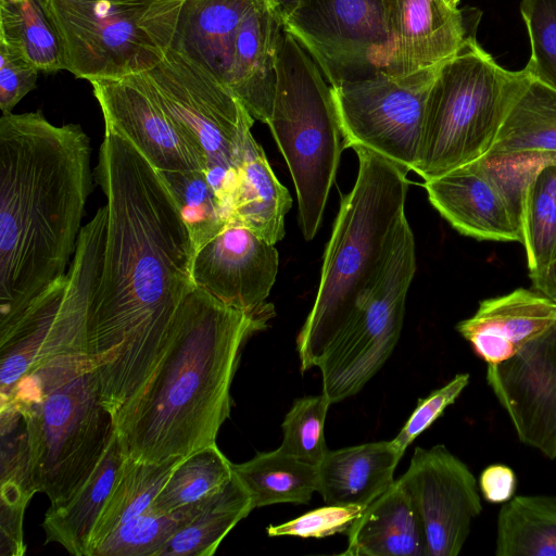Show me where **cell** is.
<instances>
[{
    "label": "cell",
    "instance_id": "6da1fadb",
    "mask_svg": "<svg viewBox=\"0 0 556 556\" xmlns=\"http://www.w3.org/2000/svg\"><path fill=\"white\" fill-rule=\"evenodd\" d=\"M96 178L106 198L103 267L87 354L114 416L144 383L194 288L189 233L162 172L105 128Z\"/></svg>",
    "mask_w": 556,
    "mask_h": 556
},
{
    "label": "cell",
    "instance_id": "7a4b0ae2",
    "mask_svg": "<svg viewBox=\"0 0 556 556\" xmlns=\"http://www.w3.org/2000/svg\"><path fill=\"white\" fill-rule=\"evenodd\" d=\"M90 140L40 112L0 117V328L66 273L92 189Z\"/></svg>",
    "mask_w": 556,
    "mask_h": 556
},
{
    "label": "cell",
    "instance_id": "3957f363",
    "mask_svg": "<svg viewBox=\"0 0 556 556\" xmlns=\"http://www.w3.org/2000/svg\"><path fill=\"white\" fill-rule=\"evenodd\" d=\"M274 315L270 303L241 309L194 287L153 370L113 417L126 455L163 462L216 444L242 350Z\"/></svg>",
    "mask_w": 556,
    "mask_h": 556
},
{
    "label": "cell",
    "instance_id": "277c9868",
    "mask_svg": "<svg viewBox=\"0 0 556 556\" xmlns=\"http://www.w3.org/2000/svg\"><path fill=\"white\" fill-rule=\"evenodd\" d=\"M354 150L356 180L341 198L315 302L296 338L302 372L317 366L325 349L376 283L406 217L409 170L367 149Z\"/></svg>",
    "mask_w": 556,
    "mask_h": 556
},
{
    "label": "cell",
    "instance_id": "5b68a950",
    "mask_svg": "<svg viewBox=\"0 0 556 556\" xmlns=\"http://www.w3.org/2000/svg\"><path fill=\"white\" fill-rule=\"evenodd\" d=\"M0 406L24 416L33 479L52 507L66 503L86 483L115 433L88 354L37 366L1 399Z\"/></svg>",
    "mask_w": 556,
    "mask_h": 556
},
{
    "label": "cell",
    "instance_id": "8992f818",
    "mask_svg": "<svg viewBox=\"0 0 556 556\" xmlns=\"http://www.w3.org/2000/svg\"><path fill=\"white\" fill-rule=\"evenodd\" d=\"M276 78L267 125L294 184L303 237L312 240L345 148L343 134L330 85L285 26L278 43Z\"/></svg>",
    "mask_w": 556,
    "mask_h": 556
},
{
    "label": "cell",
    "instance_id": "52a82bcc",
    "mask_svg": "<svg viewBox=\"0 0 556 556\" xmlns=\"http://www.w3.org/2000/svg\"><path fill=\"white\" fill-rule=\"evenodd\" d=\"M529 77L523 68L498 65L476 36L470 37L441 63L428 96L413 172L428 180L485 155Z\"/></svg>",
    "mask_w": 556,
    "mask_h": 556
},
{
    "label": "cell",
    "instance_id": "ba28073f",
    "mask_svg": "<svg viewBox=\"0 0 556 556\" xmlns=\"http://www.w3.org/2000/svg\"><path fill=\"white\" fill-rule=\"evenodd\" d=\"M415 270V240L405 217L381 275L317 364L331 404L358 393L392 354Z\"/></svg>",
    "mask_w": 556,
    "mask_h": 556
},
{
    "label": "cell",
    "instance_id": "9c48e42d",
    "mask_svg": "<svg viewBox=\"0 0 556 556\" xmlns=\"http://www.w3.org/2000/svg\"><path fill=\"white\" fill-rule=\"evenodd\" d=\"M154 1L43 0L64 70L91 81L156 65L163 50L153 37Z\"/></svg>",
    "mask_w": 556,
    "mask_h": 556
},
{
    "label": "cell",
    "instance_id": "30bf717a",
    "mask_svg": "<svg viewBox=\"0 0 556 556\" xmlns=\"http://www.w3.org/2000/svg\"><path fill=\"white\" fill-rule=\"evenodd\" d=\"M162 50L160 62L143 74L166 110L202 148L204 174L228 219L239 138L255 119L232 91L203 67L170 48Z\"/></svg>",
    "mask_w": 556,
    "mask_h": 556
},
{
    "label": "cell",
    "instance_id": "8fae6325",
    "mask_svg": "<svg viewBox=\"0 0 556 556\" xmlns=\"http://www.w3.org/2000/svg\"><path fill=\"white\" fill-rule=\"evenodd\" d=\"M441 63L408 75L378 71L331 87L345 148H364L407 170L417 163L426 105Z\"/></svg>",
    "mask_w": 556,
    "mask_h": 556
},
{
    "label": "cell",
    "instance_id": "7c38bea8",
    "mask_svg": "<svg viewBox=\"0 0 556 556\" xmlns=\"http://www.w3.org/2000/svg\"><path fill=\"white\" fill-rule=\"evenodd\" d=\"M283 26L331 87L388 66L390 41L381 0H300Z\"/></svg>",
    "mask_w": 556,
    "mask_h": 556
},
{
    "label": "cell",
    "instance_id": "4fadbf2b",
    "mask_svg": "<svg viewBox=\"0 0 556 556\" xmlns=\"http://www.w3.org/2000/svg\"><path fill=\"white\" fill-rule=\"evenodd\" d=\"M104 119L159 170H202L206 161L193 136L166 110L143 72L89 81Z\"/></svg>",
    "mask_w": 556,
    "mask_h": 556
},
{
    "label": "cell",
    "instance_id": "5bb4252c",
    "mask_svg": "<svg viewBox=\"0 0 556 556\" xmlns=\"http://www.w3.org/2000/svg\"><path fill=\"white\" fill-rule=\"evenodd\" d=\"M420 516L427 556H456L482 510L479 485L468 466L444 445L417 446L399 478Z\"/></svg>",
    "mask_w": 556,
    "mask_h": 556
},
{
    "label": "cell",
    "instance_id": "9a60e30c",
    "mask_svg": "<svg viewBox=\"0 0 556 556\" xmlns=\"http://www.w3.org/2000/svg\"><path fill=\"white\" fill-rule=\"evenodd\" d=\"M485 377L520 442L556 458V323Z\"/></svg>",
    "mask_w": 556,
    "mask_h": 556
},
{
    "label": "cell",
    "instance_id": "2e32d148",
    "mask_svg": "<svg viewBox=\"0 0 556 556\" xmlns=\"http://www.w3.org/2000/svg\"><path fill=\"white\" fill-rule=\"evenodd\" d=\"M278 265L275 244L228 220L194 256L192 281L228 305L252 311L266 303Z\"/></svg>",
    "mask_w": 556,
    "mask_h": 556
},
{
    "label": "cell",
    "instance_id": "e0dca14e",
    "mask_svg": "<svg viewBox=\"0 0 556 556\" xmlns=\"http://www.w3.org/2000/svg\"><path fill=\"white\" fill-rule=\"evenodd\" d=\"M390 41L384 72L408 75L457 53L476 36L480 12L446 0H381Z\"/></svg>",
    "mask_w": 556,
    "mask_h": 556
},
{
    "label": "cell",
    "instance_id": "ac0fdd59",
    "mask_svg": "<svg viewBox=\"0 0 556 556\" xmlns=\"http://www.w3.org/2000/svg\"><path fill=\"white\" fill-rule=\"evenodd\" d=\"M424 187L432 206L459 233L521 243L520 227L479 159L425 180Z\"/></svg>",
    "mask_w": 556,
    "mask_h": 556
},
{
    "label": "cell",
    "instance_id": "d6986e66",
    "mask_svg": "<svg viewBox=\"0 0 556 556\" xmlns=\"http://www.w3.org/2000/svg\"><path fill=\"white\" fill-rule=\"evenodd\" d=\"M556 323V302L519 288L480 302L476 313L456 325L475 354L486 365L514 356L527 342Z\"/></svg>",
    "mask_w": 556,
    "mask_h": 556
},
{
    "label": "cell",
    "instance_id": "ffe728a7",
    "mask_svg": "<svg viewBox=\"0 0 556 556\" xmlns=\"http://www.w3.org/2000/svg\"><path fill=\"white\" fill-rule=\"evenodd\" d=\"M283 23L266 0L248 13L237 40L229 89L250 115L267 124L276 91V59Z\"/></svg>",
    "mask_w": 556,
    "mask_h": 556
},
{
    "label": "cell",
    "instance_id": "44dd1931",
    "mask_svg": "<svg viewBox=\"0 0 556 556\" xmlns=\"http://www.w3.org/2000/svg\"><path fill=\"white\" fill-rule=\"evenodd\" d=\"M247 126L239 139L235 164L237 182L230 215L233 220L276 244L285 236V217L292 198L275 176L263 148Z\"/></svg>",
    "mask_w": 556,
    "mask_h": 556
},
{
    "label": "cell",
    "instance_id": "7402d4cb",
    "mask_svg": "<svg viewBox=\"0 0 556 556\" xmlns=\"http://www.w3.org/2000/svg\"><path fill=\"white\" fill-rule=\"evenodd\" d=\"M346 535L344 556H427L420 516L400 479L364 508Z\"/></svg>",
    "mask_w": 556,
    "mask_h": 556
},
{
    "label": "cell",
    "instance_id": "603a6c76",
    "mask_svg": "<svg viewBox=\"0 0 556 556\" xmlns=\"http://www.w3.org/2000/svg\"><path fill=\"white\" fill-rule=\"evenodd\" d=\"M401 455L391 441L328 451L317 466V490L326 505L367 507L395 481Z\"/></svg>",
    "mask_w": 556,
    "mask_h": 556
},
{
    "label": "cell",
    "instance_id": "cb8c5ba5",
    "mask_svg": "<svg viewBox=\"0 0 556 556\" xmlns=\"http://www.w3.org/2000/svg\"><path fill=\"white\" fill-rule=\"evenodd\" d=\"M0 555L22 556L23 520L37 489L30 467L26 421L11 406H0Z\"/></svg>",
    "mask_w": 556,
    "mask_h": 556
},
{
    "label": "cell",
    "instance_id": "d4e9b609",
    "mask_svg": "<svg viewBox=\"0 0 556 556\" xmlns=\"http://www.w3.org/2000/svg\"><path fill=\"white\" fill-rule=\"evenodd\" d=\"M126 457L115 431L86 483L63 505L48 508L42 522L46 544L58 543L70 554L88 556L91 533Z\"/></svg>",
    "mask_w": 556,
    "mask_h": 556
},
{
    "label": "cell",
    "instance_id": "484cf974",
    "mask_svg": "<svg viewBox=\"0 0 556 556\" xmlns=\"http://www.w3.org/2000/svg\"><path fill=\"white\" fill-rule=\"evenodd\" d=\"M186 507L187 519L157 556H212L236 525L255 508L235 473L222 489Z\"/></svg>",
    "mask_w": 556,
    "mask_h": 556
},
{
    "label": "cell",
    "instance_id": "4316f807",
    "mask_svg": "<svg viewBox=\"0 0 556 556\" xmlns=\"http://www.w3.org/2000/svg\"><path fill=\"white\" fill-rule=\"evenodd\" d=\"M508 152L556 155V90L531 77L509 105L488 153Z\"/></svg>",
    "mask_w": 556,
    "mask_h": 556
},
{
    "label": "cell",
    "instance_id": "83f0119b",
    "mask_svg": "<svg viewBox=\"0 0 556 556\" xmlns=\"http://www.w3.org/2000/svg\"><path fill=\"white\" fill-rule=\"evenodd\" d=\"M232 471L251 495L254 507L308 504L317 490V466L277 448L232 464Z\"/></svg>",
    "mask_w": 556,
    "mask_h": 556
},
{
    "label": "cell",
    "instance_id": "f1b7e54d",
    "mask_svg": "<svg viewBox=\"0 0 556 556\" xmlns=\"http://www.w3.org/2000/svg\"><path fill=\"white\" fill-rule=\"evenodd\" d=\"M497 556H556V496L515 495L500 509Z\"/></svg>",
    "mask_w": 556,
    "mask_h": 556
},
{
    "label": "cell",
    "instance_id": "f546056e",
    "mask_svg": "<svg viewBox=\"0 0 556 556\" xmlns=\"http://www.w3.org/2000/svg\"><path fill=\"white\" fill-rule=\"evenodd\" d=\"M181 458L148 462L126 457L91 533L88 556L118 526L152 506Z\"/></svg>",
    "mask_w": 556,
    "mask_h": 556
},
{
    "label": "cell",
    "instance_id": "4dcf8cb0",
    "mask_svg": "<svg viewBox=\"0 0 556 556\" xmlns=\"http://www.w3.org/2000/svg\"><path fill=\"white\" fill-rule=\"evenodd\" d=\"M0 42L39 72L64 70L60 40L43 0H0Z\"/></svg>",
    "mask_w": 556,
    "mask_h": 556
},
{
    "label": "cell",
    "instance_id": "1f68e13d",
    "mask_svg": "<svg viewBox=\"0 0 556 556\" xmlns=\"http://www.w3.org/2000/svg\"><path fill=\"white\" fill-rule=\"evenodd\" d=\"M232 475V464L216 444L199 448L174 467L151 507L170 514L215 493Z\"/></svg>",
    "mask_w": 556,
    "mask_h": 556
},
{
    "label": "cell",
    "instance_id": "d6a6232c",
    "mask_svg": "<svg viewBox=\"0 0 556 556\" xmlns=\"http://www.w3.org/2000/svg\"><path fill=\"white\" fill-rule=\"evenodd\" d=\"M521 243L529 277L556 264V161L535 175L523 203Z\"/></svg>",
    "mask_w": 556,
    "mask_h": 556
},
{
    "label": "cell",
    "instance_id": "836d02e7",
    "mask_svg": "<svg viewBox=\"0 0 556 556\" xmlns=\"http://www.w3.org/2000/svg\"><path fill=\"white\" fill-rule=\"evenodd\" d=\"M187 227L192 261L226 225L216 194L202 170L162 172Z\"/></svg>",
    "mask_w": 556,
    "mask_h": 556
},
{
    "label": "cell",
    "instance_id": "e575fe53",
    "mask_svg": "<svg viewBox=\"0 0 556 556\" xmlns=\"http://www.w3.org/2000/svg\"><path fill=\"white\" fill-rule=\"evenodd\" d=\"M187 517V507L170 514L150 507L112 531L92 556H157Z\"/></svg>",
    "mask_w": 556,
    "mask_h": 556
},
{
    "label": "cell",
    "instance_id": "d590c367",
    "mask_svg": "<svg viewBox=\"0 0 556 556\" xmlns=\"http://www.w3.org/2000/svg\"><path fill=\"white\" fill-rule=\"evenodd\" d=\"M328 397L309 395L296 399L282 421V452L299 460L318 466L329 451L325 441Z\"/></svg>",
    "mask_w": 556,
    "mask_h": 556
},
{
    "label": "cell",
    "instance_id": "8d00e7d4",
    "mask_svg": "<svg viewBox=\"0 0 556 556\" xmlns=\"http://www.w3.org/2000/svg\"><path fill=\"white\" fill-rule=\"evenodd\" d=\"M479 161L505 198L521 230L528 187L542 167L556 161V155L540 152L488 153Z\"/></svg>",
    "mask_w": 556,
    "mask_h": 556
},
{
    "label": "cell",
    "instance_id": "74e56055",
    "mask_svg": "<svg viewBox=\"0 0 556 556\" xmlns=\"http://www.w3.org/2000/svg\"><path fill=\"white\" fill-rule=\"evenodd\" d=\"M531 55L525 72L556 90V0H521Z\"/></svg>",
    "mask_w": 556,
    "mask_h": 556
},
{
    "label": "cell",
    "instance_id": "f35d334b",
    "mask_svg": "<svg viewBox=\"0 0 556 556\" xmlns=\"http://www.w3.org/2000/svg\"><path fill=\"white\" fill-rule=\"evenodd\" d=\"M364 507L326 505L307 511L304 515L280 525H269V536L291 535L303 539H323L338 533L348 532Z\"/></svg>",
    "mask_w": 556,
    "mask_h": 556
},
{
    "label": "cell",
    "instance_id": "ab89813d",
    "mask_svg": "<svg viewBox=\"0 0 556 556\" xmlns=\"http://www.w3.org/2000/svg\"><path fill=\"white\" fill-rule=\"evenodd\" d=\"M469 379L470 375L467 372L457 374L446 384L418 400L415 409L399 434L391 440L392 445L401 455H404L414 440L441 417L450 405L455 403L468 386Z\"/></svg>",
    "mask_w": 556,
    "mask_h": 556
},
{
    "label": "cell",
    "instance_id": "60d3db41",
    "mask_svg": "<svg viewBox=\"0 0 556 556\" xmlns=\"http://www.w3.org/2000/svg\"><path fill=\"white\" fill-rule=\"evenodd\" d=\"M39 71L21 54L0 42V110L11 113L36 88Z\"/></svg>",
    "mask_w": 556,
    "mask_h": 556
},
{
    "label": "cell",
    "instance_id": "b9f144b4",
    "mask_svg": "<svg viewBox=\"0 0 556 556\" xmlns=\"http://www.w3.org/2000/svg\"><path fill=\"white\" fill-rule=\"evenodd\" d=\"M478 485L488 503L504 504L515 496L517 477L509 466L493 464L482 470Z\"/></svg>",
    "mask_w": 556,
    "mask_h": 556
},
{
    "label": "cell",
    "instance_id": "7bdbcfd3",
    "mask_svg": "<svg viewBox=\"0 0 556 556\" xmlns=\"http://www.w3.org/2000/svg\"><path fill=\"white\" fill-rule=\"evenodd\" d=\"M533 289L556 302V264L530 277Z\"/></svg>",
    "mask_w": 556,
    "mask_h": 556
},
{
    "label": "cell",
    "instance_id": "ee69618b",
    "mask_svg": "<svg viewBox=\"0 0 556 556\" xmlns=\"http://www.w3.org/2000/svg\"><path fill=\"white\" fill-rule=\"evenodd\" d=\"M274 12L285 24L292 12L295 10L300 0H266Z\"/></svg>",
    "mask_w": 556,
    "mask_h": 556
},
{
    "label": "cell",
    "instance_id": "f6af8a7d",
    "mask_svg": "<svg viewBox=\"0 0 556 556\" xmlns=\"http://www.w3.org/2000/svg\"><path fill=\"white\" fill-rule=\"evenodd\" d=\"M446 2H447L448 4H451L452 7H457V4H458L459 0H446Z\"/></svg>",
    "mask_w": 556,
    "mask_h": 556
},
{
    "label": "cell",
    "instance_id": "bcb514c9",
    "mask_svg": "<svg viewBox=\"0 0 556 556\" xmlns=\"http://www.w3.org/2000/svg\"><path fill=\"white\" fill-rule=\"evenodd\" d=\"M119 1H151V0H119Z\"/></svg>",
    "mask_w": 556,
    "mask_h": 556
}]
</instances>
